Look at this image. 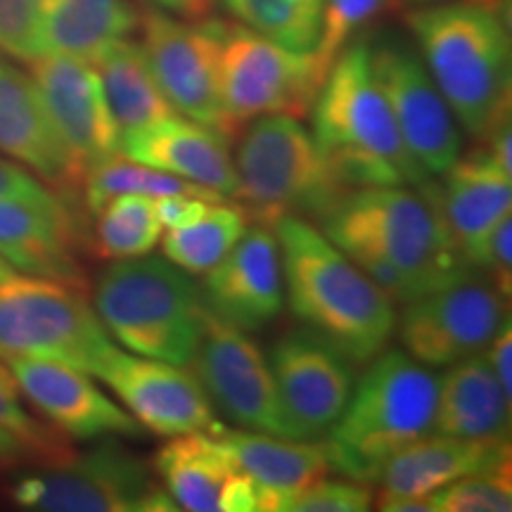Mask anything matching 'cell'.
Listing matches in <instances>:
<instances>
[{"label": "cell", "mask_w": 512, "mask_h": 512, "mask_svg": "<svg viewBox=\"0 0 512 512\" xmlns=\"http://www.w3.org/2000/svg\"><path fill=\"white\" fill-rule=\"evenodd\" d=\"M209 200H202V197H190V195H166V197H157L155 200V209H157V219L162 223L164 230L178 228L183 223H188L200 216L204 209L209 207Z\"/></svg>", "instance_id": "40"}, {"label": "cell", "mask_w": 512, "mask_h": 512, "mask_svg": "<svg viewBox=\"0 0 512 512\" xmlns=\"http://www.w3.org/2000/svg\"><path fill=\"white\" fill-rule=\"evenodd\" d=\"M140 27L131 0H38V38L43 55L95 64L114 43Z\"/></svg>", "instance_id": "27"}, {"label": "cell", "mask_w": 512, "mask_h": 512, "mask_svg": "<svg viewBox=\"0 0 512 512\" xmlns=\"http://www.w3.org/2000/svg\"><path fill=\"white\" fill-rule=\"evenodd\" d=\"M228 140L216 128L171 114L155 124L126 131L121 136V155L190 183L204 185L226 200H233L238 176H235Z\"/></svg>", "instance_id": "24"}, {"label": "cell", "mask_w": 512, "mask_h": 512, "mask_svg": "<svg viewBox=\"0 0 512 512\" xmlns=\"http://www.w3.org/2000/svg\"><path fill=\"white\" fill-rule=\"evenodd\" d=\"M105 98L121 128V136L133 128L155 124L159 119L178 114L145 60L140 43L124 38L114 43L105 55L95 62Z\"/></svg>", "instance_id": "29"}, {"label": "cell", "mask_w": 512, "mask_h": 512, "mask_svg": "<svg viewBox=\"0 0 512 512\" xmlns=\"http://www.w3.org/2000/svg\"><path fill=\"white\" fill-rule=\"evenodd\" d=\"M155 197L117 195L95 211L93 247L102 259H131L150 254L162 240Z\"/></svg>", "instance_id": "32"}, {"label": "cell", "mask_w": 512, "mask_h": 512, "mask_svg": "<svg viewBox=\"0 0 512 512\" xmlns=\"http://www.w3.org/2000/svg\"><path fill=\"white\" fill-rule=\"evenodd\" d=\"M432 432L460 439L510 437V399L484 354L453 363L439 377Z\"/></svg>", "instance_id": "28"}, {"label": "cell", "mask_w": 512, "mask_h": 512, "mask_svg": "<svg viewBox=\"0 0 512 512\" xmlns=\"http://www.w3.org/2000/svg\"><path fill=\"white\" fill-rule=\"evenodd\" d=\"M437 178L441 183L427 178L418 190L437 207L465 266L475 271L491 228L510 214L512 174L496 164L486 147H475Z\"/></svg>", "instance_id": "20"}, {"label": "cell", "mask_w": 512, "mask_h": 512, "mask_svg": "<svg viewBox=\"0 0 512 512\" xmlns=\"http://www.w3.org/2000/svg\"><path fill=\"white\" fill-rule=\"evenodd\" d=\"M192 368L214 408L240 430L290 437L268 358L249 332L207 311Z\"/></svg>", "instance_id": "16"}, {"label": "cell", "mask_w": 512, "mask_h": 512, "mask_svg": "<svg viewBox=\"0 0 512 512\" xmlns=\"http://www.w3.org/2000/svg\"><path fill=\"white\" fill-rule=\"evenodd\" d=\"M486 361H489L491 370H494L498 384H501L503 394L512 399V328L510 318L505 320L503 328L496 332L486 347Z\"/></svg>", "instance_id": "41"}, {"label": "cell", "mask_w": 512, "mask_h": 512, "mask_svg": "<svg viewBox=\"0 0 512 512\" xmlns=\"http://www.w3.org/2000/svg\"><path fill=\"white\" fill-rule=\"evenodd\" d=\"M233 200L245 214L271 226L280 216L318 219L349 190L320 155L313 133L290 114H266L247 121L233 155Z\"/></svg>", "instance_id": "7"}, {"label": "cell", "mask_w": 512, "mask_h": 512, "mask_svg": "<svg viewBox=\"0 0 512 512\" xmlns=\"http://www.w3.org/2000/svg\"><path fill=\"white\" fill-rule=\"evenodd\" d=\"M219 95L228 136L256 117L311 114L318 86L309 53H297L247 24L221 19Z\"/></svg>", "instance_id": "10"}, {"label": "cell", "mask_w": 512, "mask_h": 512, "mask_svg": "<svg viewBox=\"0 0 512 512\" xmlns=\"http://www.w3.org/2000/svg\"><path fill=\"white\" fill-rule=\"evenodd\" d=\"M81 290L0 259V358H46L93 375L114 342Z\"/></svg>", "instance_id": "9"}, {"label": "cell", "mask_w": 512, "mask_h": 512, "mask_svg": "<svg viewBox=\"0 0 512 512\" xmlns=\"http://www.w3.org/2000/svg\"><path fill=\"white\" fill-rule=\"evenodd\" d=\"M316 223L392 302H411L467 268L437 207L418 188H349Z\"/></svg>", "instance_id": "1"}, {"label": "cell", "mask_w": 512, "mask_h": 512, "mask_svg": "<svg viewBox=\"0 0 512 512\" xmlns=\"http://www.w3.org/2000/svg\"><path fill=\"white\" fill-rule=\"evenodd\" d=\"M0 427L22 437L43 458L57 456V453L64 451V446H60V439L50 430H46V425H41L24 408L22 394H19L15 377H12L10 368L5 366V361H0Z\"/></svg>", "instance_id": "36"}, {"label": "cell", "mask_w": 512, "mask_h": 512, "mask_svg": "<svg viewBox=\"0 0 512 512\" xmlns=\"http://www.w3.org/2000/svg\"><path fill=\"white\" fill-rule=\"evenodd\" d=\"M266 358L290 439H323L351 399L356 363L309 328L280 335Z\"/></svg>", "instance_id": "14"}, {"label": "cell", "mask_w": 512, "mask_h": 512, "mask_svg": "<svg viewBox=\"0 0 512 512\" xmlns=\"http://www.w3.org/2000/svg\"><path fill=\"white\" fill-rule=\"evenodd\" d=\"M10 501L31 512H176L155 470L117 439L62 451L12 482Z\"/></svg>", "instance_id": "8"}, {"label": "cell", "mask_w": 512, "mask_h": 512, "mask_svg": "<svg viewBox=\"0 0 512 512\" xmlns=\"http://www.w3.org/2000/svg\"><path fill=\"white\" fill-rule=\"evenodd\" d=\"M373 508V491L356 479H318L287 503L285 512H366Z\"/></svg>", "instance_id": "37"}, {"label": "cell", "mask_w": 512, "mask_h": 512, "mask_svg": "<svg viewBox=\"0 0 512 512\" xmlns=\"http://www.w3.org/2000/svg\"><path fill=\"white\" fill-rule=\"evenodd\" d=\"M472 3H479V5H484V8H491V10L503 12V15H510V0H472Z\"/></svg>", "instance_id": "45"}, {"label": "cell", "mask_w": 512, "mask_h": 512, "mask_svg": "<svg viewBox=\"0 0 512 512\" xmlns=\"http://www.w3.org/2000/svg\"><path fill=\"white\" fill-rule=\"evenodd\" d=\"M406 24L460 128L484 140L510 119L508 15L472 0H451L420 5L408 12Z\"/></svg>", "instance_id": "3"}, {"label": "cell", "mask_w": 512, "mask_h": 512, "mask_svg": "<svg viewBox=\"0 0 512 512\" xmlns=\"http://www.w3.org/2000/svg\"><path fill=\"white\" fill-rule=\"evenodd\" d=\"M200 292L209 313L242 332L273 323L285 306V283L271 226H247L233 249L204 273Z\"/></svg>", "instance_id": "19"}, {"label": "cell", "mask_w": 512, "mask_h": 512, "mask_svg": "<svg viewBox=\"0 0 512 512\" xmlns=\"http://www.w3.org/2000/svg\"><path fill=\"white\" fill-rule=\"evenodd\" d=\"M313 140L347 188L406 185L427 176L403 143L368 55V36L339 53L311 107Z\"/></svg>", "instance_id": "4"}, {"label": "cell", "mask_w": 512, "mask_h": 512, "mask_svg": "<svg viewBox=\"0 0 512 512\" xmlns=\"http://www.w3.org/2000/svg\"><path fill=\"white\" fill-rule=\"evenodd\" d=\"M512 219L510 214L491 228L482 252L475 264V271L486 275L498 287L503 297L510 299L512 292Z\"/></svg>", "instance_id": "39"}, {"label": "cell", "mask_w": 512, "mask_h": 512, "mask_svg": "<svg viewBox=\"0 0 512 512\" xmlns=\"http://www.w3.org/2000/svg\"><path fill=\"white\" fill-rule=\"evenodd\" d=\"M93 377L117 394L143 430L159 437L171 439L197 432L214 437L226 430L216 418L214 403L188 366L131 354L112 344Z\"/></svg>", "instance_id": "15"}, {"label": "cell", "mask_w": 512, "mask_h": 512, "mask_svg": "<svg viewBox=\"0 0 512 512\" xmlns=\"http://www.w3.org/2000/svg\"><path fill=\"white\" fill-rule=\"evenodd\" d=\"M512 467L479 472L432 491V512H508L512 510Z\"/></svg>", "instance_id": "35"}, {"label": "cell", "mask_w": 512, "mask_h": 512, "mask_svg": "<svg viewBox=\"0 0 512 512\" xmlns=\"http://www.w3.org/2000/svg\"><path fill=\"white\" fill-rule=\"evenodd\" d=\"M83 202L86 207L98 211L102 204L110 202L117 195H147V197H166V195H190L202 197L209 202H226L219 192L204 188V185L190 183L166 171L152 169V166L138 164L124 155H114L105 162L93 166L81 183Z\"/></svg>", "instance_id": "31"}, {"label": "cell", "mask_w": 512, "mask_h": 512, "mask_svg": "<svg viewBox=\"0 0 512 512\" xmlns=\"http://www.w3.org/2000/svg\"><path fill=\"white\" fill-rule=\"evenodd\" d=\"M0 53L31 62L43 55L38 0H0Z\"/></svg>", "instance_id": "38"}, {"label": "cell", "mask_w": 512, "mask_h": 512, "mask_svg": "<svg viewBox=\"0 0 512 512\" xmlns=\"http://www.w3.org/2000/svg\"><path fill=\"white\" fill-rule=\"evenodd\" d=\"M155 475L178 510L259 512V489L211 434L171 437L155 456Z\"/></svg>", "instance_id": "22"}, {"label": "cell", "mask_w": 512, "mask_h": 512, "mask_svg": "<svg viewBox=\"0 0 512 512\" xmlns=\"http://www.w3.org/2000/svg\"><path fill=\"white\" fill-rule=\"evenodd\" d=\"M31 451H34V448H31L22 437H17L15 432L0 427V467L19 463V460L27 458Z\"/></svg>", "instance_id": "44"}, {"label": "cell", "mask_w": 512, "mask_h": 512, "mask_svg": "<svg viewBox=\"0 0 512 512\" xmlns=\"http://www.w3.org/2000/svg\"><path fill=\"white\" fill-rule=\"evenodd\" d=\"M259 489V512H285L299 491L332 472L323 439L304 441L252 430L214 434Z\"/></svg>", "instance_id": "25"}, {"label": "cell", "mask_w": 512, "mask_h": 512, "mask_svg": "<svg viewBox=\"0 0 512 512\" xmlns=\"http://www.w3.org/2000/svg\"><path fill=\"white\" fill-rule=\"evenodd\" d=\"M138 29L145 60L171 107L228 136L219 95L221 19H181L145 5Z\"/></svg>", "instance_id": "13"}, {"label": "cell", "mask_w": 512, "mask_h": 512, "mask_svg": "<svg viewBox=\"0 0 512 512\" xmlns=\"http://www.w3.org/2000/svg\"><path fill=\"white\" fill-rule=\"evenodd\" d=\"M389 0H323L318 22V36L309 50L313 81L318 91L328 79L332 64L361 31L370 27L387 10Z\"/></svg>", "instance_id": "34"}, {"label": "cell", "mask_w": 512, "mask_h": 512, "mask_svg": "<svg viewBox=\"0 0 512 512\" xmlns=\"http://www.w3.org/2000/svg\"><path fill=\"white\" fill-rule=\"evenodd\" d=\"M508 318V297L486 275L465 268L403 304L394 332L403 351L422 366L448 368L482 354Z\"/></svg>", "instance_id": "11"}, {"label": "cell", "mask_w": 512, "mask_h": 512, "mask_svg": "<svg viewBox=\"0 0 512 512\" xmlns=\"http://www.w3.org/2000/svg\"><path fill=\"white\" fill-rule=\"evenodd\" d=\"M247 230V214L223 202H211L200 216L183 226L164 230V259L190 275H204L233 249Z\"/></svg>", "instance_id": "30"}, {"label": "cell", "mask_w": 512, "mask_h": 512, "mask_svg": "<svg viewBox=\"0 0 512 512\" xmlns=\"http://www.w3.org/2000/svg\"><path fill=\"white\" fill-rule=\"evenodd\" d=\"M510 467L508 439H460L448 434H427L382 467V494L430 496L441 486L479 472Z\"/></svg>", "instance_id": "26"}, {"label": "cell", "mask_w": 512, "mask_h": 512, "mask_svg": "<svg viewBox=\"0 0 512 512\" xmlns=\"http://www.w3.org/2000/svg\"><path fill=\"white\" fill-rule=\"evenodd\" d=\"M439 377L399 349L377 354L323 437L332 472L375 484L396 453L432 434Z\"/></svg>", "instance_id": "5"}, {"label": "cell", "mask_w": 512, "mask_h": 512, "mask_svg": "<svg viewBox=\"0 0 512 512\" xmlns=\"http://www.w3.org/2000/svg\"><path fill=\"white\" fill-rule=\"evenodd\" d=\"M53 188L43 185L34 174H29L24 166L10 162L0 155V200L3 197H36Z\"/></svg>", "instance_id": "42"}, {"label": "cell", "mask_w": 512, "mask_h": 512, "mask_svg": "<svg viewBox=\"0 0 512 512\" xmlns=\"http://www.w3.org/2000/svg\"><path fill=\"white\" fill-rule=\"evenodd\" d=\"M76 247L79 226L60 192L0 200V259L5 264L83 287Z\"/></svg>", "instance_id": "21"}, {"label": "cell", "mask_w": 512, "mask_h": 512, "mask_svg": "<svg viewBox=\"0 0 512 512\" xmlns=\"http://www.w3.org/2000/svg\"><path fill=\"white\" fill-rule=\"evenodd\" d=\"M147 8H157L181 19H204L211 12V0H143Z\"/></svg>", "instance_id": "43"}, {"label": "cell", "mask_w": 512, "mask_h": 512, "mask_svg": "<svg viewBox=\"0 0 512 512\" xmlns=\"http://www.w3.org/2000/svg\"><path fill=\"white\" fill-rule=\"evenodd\" d=\"M0 155L69 200L81 188L34 79L0 57Z\"/></svg>", "instance_id": "23"}, {"label": "cell", "mask_w": 512, "mask_h": 512, "mask_svg": "<svg viewBox=\"0 0 512 512\" xmlns=\"http://www.w3.org/2000/svg\"><path fill=\"white\" fill-rule=\"evenodd\" d=\"M368 55L408 152L427 176H441L463 155V131L418 48L387 34L368 38Z\"/></svg>", "instance_id": "12"}, {"label": "cell", "mask_w": 512, "mask_h": 512, "mask_svg": "<svg viewBox=\"0 0 512 512\" xmlns=\"http://www.w3.org/2000/svg\"><path fill=\"white\" fill-rule=\"evenodd\" d=\"M249 29L280 46L309 53L316 43L323 0H223Z\"/></svg>", "instance_id": "33"}, {"label": "cell", "mask_w": 512, "mask_h": 512, "mask_svg": "<svg viewBox=\"0 0 512 512\" xmlns=\"http://www.w3.org/2000/svg\"><path fill=\"white\" fill-rule=\"evenodd\" d=\"M93 309L119 347L188 368L207 320L192 275L150 254L107 266L95 283Z\"/></svg>", "instance_id": "6"}, {"label": "cell", "mask_w": 512, "mask_h": 512, "mask_svg": "<svg viewBox=\"0 0 512 512\" xmlns=\"http://www.w3.org/2000/svg\"><path fill=\"white\" fill-rule=\"evenodd\" d=\"M271 230L294 318L335 344L356 366L382 354L396 330L392 299L311 221L280 216Z\"/></svg>", "instance_id": "2"}, {"label": "cell", "mask_w": 512, "mask_h": 512, "mask_svg": "<svg viewBox=\"0 0 512 512\" xmlns=\"http://www.w3.org/2000/svg\"><path fill=\"white\" fill-rule=\"evenodd\" d=\"M29 67L81 185L93 166L121 155V128L105 98L98 69L62 55H41Z\"/></svg>", "instance_id": "17"}, {"label": "cell", "mask_w": 512, "mask_h": 512, "mask_svg": "<svg viewBox=\"0 0 512 512\" xmlns=\"http://www.w3.org/2000/svg\"><path fill=\"white\" fill-rule=\"evenodd\" d=\"M406 3H413V5H439V3H451V0H406Z\"/></svg>", "instance_id": "46"}, {"label": "cell", "mask_w": 512, "mask_h": 512, "mask_svg": "<svg viewBox=\"0 0 512 512\" xmlns=\"http://www.w3.org/2000/svg\"><path fill=\"white\" fill-rule=\"evenodd\" d=\"M3 361L15 377L19 394L57 432L79 441L143 434L136 418L102 392L86 370L46 358L12 356Z\"/></svg>", "instance_id": "18"}]
</instances>
